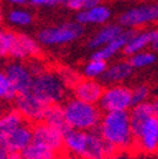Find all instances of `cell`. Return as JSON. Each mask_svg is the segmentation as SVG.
<instances>
[{"instance_id":"obj_29","label":"cell","mask_w":158,"mask_h":159,"mask_svg":"<svg viewBox=\"0 0 158 159\" xmlns=\"http://www.w3.org/2000/svg\"><path fill=\"white\" fill-rule=\"evenodd\" d=\"M14 32L0 30V57H8L12 48Z\"/></svg>"},{"instance_id":"obj_37","label":"cell","mask_w":158,"mask_h":159,"mask_svg":"<svg viewBox=\"0 0 158 159\" xmlns=\"http://www.w3.org/2000/svg\"><path fill=\"white\" fill-rule=\"evenodd\" d=\"M61 159H81V158H78V157H75V155H71V154H68V155H66V157H61Z\"/></svg>"},{"instance_id":"obj_38","label":"cell","mask_w":158,"mask_h":159,"mask_svg":"<svg viewBox=\"0 0 158 159\" xmlns=\"http://www.w3.org/2000/svg\"><path fill=\"white\" fill-rule=\"evenodd\" d=\"M2 18H3V10H2V7H0V22H2Z\"/></svg>"},{"instance_id":"obj_11","label":"cell","mask_w":158,"mask_h":159,"mask_svg":"<svg viewBox=\"0 0 158 159\" xmlns=\"http://www.w3.org/2000/svg\"><path fill=\"white\" fill-rule=\"evenodd\" d=\"M4 71L16 91V96L30 91L32 85H33V80H34V75L29 66L19 62V61H14V62H10L9 65H7Z\"/></svg>"},{"instance_id":"obj_33","label":"cell","mask_w":158,"mask_h":159,"mask_svg":"<svg viewBox=\"0 0 158 159\" xmlns=\"http://www.w3.org/2000/svg\"><path fill=\"white\" fill-rule=\"evenodd\" d=\"M80 2L84 4V10H86V9H90L95 5H97L100 0H80Z\"/></svg>"},{"instance_id":"obj_1","label":"cell","mask_w":158,"mask_h":159,"mask_svg":"<svg viewBox=\"0 0 158 159\" xmlns=\"http://www.w3.org/2000/svg\"><path fill=\"white\" fill-rule=\"evenodd\" d=\"M97 131L115 152H129L134 149V133L129 111L104 112Z\"/></svg>"},{"instance_id":"obj_39","label":"cell","mask_w":158,"mask_h":159,"mask_svg":"<svg viewBox=\"0 0 158 159\" xmlns=\"http://www.w3.org/2000/svg\"><path fill=\"white\" fill-rule=\"evenodd\" d=\"M2 115H3V112H2V110H0V117H2Z\"/></svg>"},{"instance_id":"obj_23","label":"cell","mask_w":158,"mask_h":159,"mask_svg":"<svg viewBox=\"0 0 158 159\" xmlns=\"http://www.w3.org/2000/svg\"><path fill=\"white\" fill-rule=\"evenodd\" d=\"M108 62L103 61V59H97V58H90V61L85 63L82 68V73L86 78H101L103 75L105 73L108 68Z\"/></svg>"},{"instance_id":"obj_20","label":"cell","mask_w":158,"mask_h":159,"mask_svg":"<svg viewBox=\"0 0 158 159\" xmlns=\"http://www.w3.org/2000/svg\"><path fill=\"white\" fill-rule=\"evenodd\" d=\"M43 123L63 131L65 134L70 130L66 123V117L63 112V106L61 104H56V105H49L46 109L44 116H43Z\"/></svg>"},{"instance_id":"obj_28","label":"cell","mask_w":158,"mask_h":159,"mask_svg":"<svg viewBox=\"0 0 158 159\" xmlns=\"http://www.w3.org/2000/svg\"><path fill=\"white\" fill-rule=\"evenodd\" d=\"M132 96H133V104L134 105L148 102L149 98H151V89L146 84L137 85L132 89Z\"/></svg>"},{"instance_id":"obj_31","label":"cell","mask_w":158,"mask_h":159,"mask_svg":"<svg viewBox=\"0 0 158 159\" xmlns=\"http://www.w3.org/2000/svg\"><path fill=\"white\" fill-rule=\"evenodd\" d=\"M0 159H21V157L12 153L7 147L0 144Z\"/></svg>"},{"instance_id":"obj_40","label":"cell","mask_w":158,"mask_h":159,"mask_svg":"<svg viewBox=\"0 0 158 159\" xmlns=\"http://www.w3.org/2000/svg\"><path fill=\"white\" fill-rule=\"evenodd\" d=\"M157 7H158V3H157Z\"/></svg>"},{"instance_id":"obj_4","label":"cell","mask_w":158,"mask_h":159,"mask_svg":"<svg viewBox=\"0 0 158 159\" xmlns=\"http://www.w3.org/2000/svg\"><path fill=\"white\" fill-rule=\"evenodd\" d=\"M30 92L47 106L61 104L67 93V84L58 72L43 71L34 76Z\"/></svg>"},{"instance_id":"obj_36","label":"cell","mask_w":158,"mask_h":159,"mask_svg":"<svg viewBox=\"0 0 158 159\" xmlns=\"http://www.w3.org/2000/svg\"><path fill=\"white\" fill-rule=\"evenodd\" d=\"M152 105H153V110H154V114L158 116V98L152 101Z\"/></svg>"},{"instance_id":"obj_24","label":"cell","mask_w":158,"mask_h":159,"mask_svg":"<svg viewBox=\"0 0 158 159\" xmlns=\"http://www.w3.org/2000/svg\"><path fill=\"white\" fill-rule=\"evenodd\" d=\"M157 61V56L151 51H142L129 57V63L134 70H141L152 66Z\"/></svg>"},{"instance_id":"obj_5","label":"cell","mask_w":158,"mask_h":159,"mask_svg":"<svg viewBox=\"0 0 158 159\" xmlns=\"http://www.w3.org/2000/svg\"><path fill=\"white\" fill-rule=\"evenodd\" d=\"M84 33V25L75 22H67L53 27H47L38 32L37 41L44 46H62L75 42Z\"/></svg>"},{"instance_id":"obj_26","label":"cell","mask_w":158,"mask_h":159,"mask_svg":"<svg viewBox=\"0 0 158 159\" xmlns=\"http://www.w3.org/2000/svg\"><path fill=\"white\" fill-rule=\"evenodd\" d=\"M8 20L18 27H26L29 25L33 22V16L28 10L24 9H14L9 13L8 15Z\"/></svg>"},{"instance_id":"obj_34","label":"cell","mask_w":158,"mask_h":159,"mask_svg":"<svg viewBox=\"0 0 158 159\" xmlns=\"http://www.w3.org/2000/svg\"><path fill=\"white\" fill-rule=\"evenodd\" d=\"M151 48L154 49L156 52H158V28L153 29V41H152Z\"/></svg>"},{"instance_id":"obj_30","label":"cell","mask_w":158,"mask_h":159,"mask_svg":"<svg viewBox=\"0 0 158 159\" xmlns=\"http://www.w3.org/2000/svg\"><path fill=\"white\" fill-rule=\"evenodd\" d=\"M29 4L34 7H53V5H60L66 4V0H29Z\"/></svg>"},{"instance_id":"obj_10","label":"cell","mask_w":158,"mask_h":159,"mask_svg":"<svg viewBox=\"0 0 158 159\" xmlns=\"http://www.w3.org/2000/svg\"><path fill=\"white\" fill-rule=\"evenodd\" d=\"M33 142L62 154L65 150V133L41 121L33 125Z\"/></svg>"},{"instance_id":"obj_25","label":"cell","mask_w":158,"mask_h":159,"mask_svg":"<svg viewBox=\"0 0 158 159\" xmlns=\"http://www.w3.org/2000/svg\"><path fill=\"white\" fill-rule=\"evenodd\" d=\"M16 97V91L8 78L5 71H0V101L8 102L13 101Z\"/></svg>"},{"instance_id":"obj_16","label":"cell","mask_w":158,"mask_h":159,"mask_svg":"<svg viewBox=\"0 0 158 159\" xmlns=\"http://www.w3.org/2000/svg\"><path fill=\"white\" fill-rule=\"evenodd\" d=\"M111 16V11L108 7L97 4L90 9L78 11L76 22L81 25L85 24H105Z\"/></svg>"},{"instance_id":"obj_12","label":"cell","mask_w":158,"mask_h":159,"mask_svg":"<svg viewBox=\"0 0 158 159\" xmlns=\"http://www.w3.org/2000/svg\"><path fill=\"white\" fill-rule=\"evenodd\" d=\"M104 84L94 78H80L72 85L73 97L81 101L97 105L104 93Z\"/></svg>"},{"instance_id":"obj_13","label":"cell","mask_w":158,"mask_h":159,"mask_svg":"<svg viewBox=\"0 0 158 159\" xmlns=\"http://www.w3.org/2000/svg\"><path fill=\"white\" fill-rule=\"evenodd\" d=\"M33 142V125L30 123H24L22 126L15 129L10 135L2 143L12 153L21 154L30 143Z\"/></svg>"},{"instance_id":"obj_8","label":"cell","mask_w":158,"mask_h":159,"mask_svg":"<svg viewBox=\"0 0 158 159\" xmlns=\"http://www.w3.org/2000/svg\"><path fill=\"white\" fill-rule=\"evenodd\" d=\"M158 22V7L156 4L138 5L125 10L119 16V24L123 28L133 29Z\"/></svg>"},{"instance_id":"obj_7","label":"cell","mask_w":158,"mask_h":159,"mask_svg":"<svg viewBox=\"0 0 158 159\" xmlns=\"http://www.w3.org/2000/svg\"><path fill=\"white\" fill-rule=\"evenodd\" d=\"M134 149L146 155L158 154V116L153 115L134 130Z\"/></svg>"},{"instance_id":"obj_17","label":"cell","mask_w":158,"mask_h":159,"mask_svg":"<svg viewBox=\"0 0 158 159\" xmlns=\"http://www.w3.org/2000/svg\"><path fill=\"white\" fill-rule=\"evenodd\" d=\"M124 32V28L120 24H105L101 29H99L87 42V46L91 49H99L104 47L105 44L110 43L118 38L122 33Z\"/></svg>"},{"instance_id":"obj_22","label":"cell","mask_w":158,"mask_h":159,"mask_svg":"<svg viewBox=\"0 0 158 159\" xmlns=\"http://www.w3.org/2000/svg\"><path fill=\"white\" fill-rule=\"evenodd\" d=\"M129 115H130V123H132V128H133V133H134V130L139 128L147 119H149L151 116H153L156 114H154L152 102L148 101V102H143L139 105H134L130 109Z\"/></svg>"},{"instance_id":"obj_35","label":"cell","mask_w":158,"mask_h":159,"mask_svg":"<svg viewBox=\"0 0 158 159\" xmlns=\"http://www.w3.org/2000/svg\"><path fill=\"white\" fill-rule=\"evenodd\" d=\"M8 2L14 5H26L27 3H29V0H8Z\"/></svg>"},{"instance_id":"obj_27","label":"cell","mask_w":158,"mask_h":159,"mask_svg":"<svg viewBox=\"0 0 158 159\" xmlns=\"http://www.w3.org/2000/svg\"><path fill=\"white\" fill-rule=\"evenodd\" d=\"M19 37H21V41L23 43V47H24L28 57L37 58L38 56H41L42 49H41V46H39V42L37 39H34L27 34H22V33H19Z\"/></svg>"},{"instance_id":"obj_9","label":"cell","mask_w":158,"mask_h":159,"mask_svg":"<svg viewBox=\"0 0 158 159\" xmlns=\"http://www.w3.org/2000/svg\"><path fill=\"white\" fill-rule=\"evenodd\" d=\"M15 109L22 114V116L28 123H41L43 120V116L46 109L48 107L44 102H42L37 96H34L30 91L18 95L14 100Z\"/></svg>"},{"instance_id":"obj_21","label":"cell","mask_w":158,"mask_h":159,"mask_svg":"<svg viewBox=\"0 0 158 159\" xmlns=\"http://www.w3.org/2000/svg\"><path fill=\"white\" fill-rule=\"evenodd\" d=\"M21 159H61L62 154L57 153L43 144L32 142L21 154Z\"/></svg>"},{"instance_id":"obj_19","label":"cell","mask_w":158,"mask_h":159,"mask_svg":"<svg viewBox=\"0 0 158 159\" xmlns=\"http://www.w3.org/2000/svg\"><path fill=\"white\" fill-rule=\"evenodd\" d=\"M153 41V29L151 30H134L132 37L129 38L128 43L125 44L123 52L127 56H133L135 53H139L146 51L147 47H151Z\"/></svg>"},{"instance_id":"obj_18","label":"cell","mask_w":158,"mask_h":159,"mask_svg":"<svg viewBox=\"0 0 158 159\" xmlns=\"http://www.w3.org/2000/svg\"><path fill=\"white\" fill-rule=\"evenodd\" d=\"M24 123H27V120L15 107L4 111L0 117V144L5 140L8 135H10Z\"/></svg>"},{"instance_id":"obj_2","label":"cell","mask_w":158,"mask_h":159,"mask_svg":"<svg viewBox=\"0 0 158 159\" xmlns=\"http://www.w3.org/2000/svg\"><path fill=\"white\" fill-rule=\"evenodd\" d=\"M65 150L81 159H106L116 152L104 140L97 130H68L65 134Z\"/></svg>"},{"instance_id":"obj_6","label":"cell","mask_w":158,"mask_h":159,"mask_svg":"<svg viewBox=\"0 0 158 159\" xmlns=\"http://www.w3.org/2000/svg\"><path fill=\"white\" fill-rule=\"evenodd\" d=\"M97 105L103 112L129 111L134 106L132 89L123 84L108 86Z\"/></svg>"},{"instance_id":"obj_32","label":"cell","mask_w":158,"mask_h":159,"mask_svg":"<svg viewBox=\"0 0 158 159\" xmlns=\"http://www.w3.org/2000/svg\"><path fill=\"white\" fill-rule=\"evenodd\" d=\"M106 159H130V157L127 154V152H116L115 154L108 157Z\"/></svg>"},{"instance_id":"obj_15","label":"cell","mask_w":158,"mask_h":159,"mask_svg":"<svg viewBox=\"0 0 158 159\" xmlns=\"http://www.w3.org/2000/svg\"><path fill=\"white\" fill-rule=\"evenodd\" d=\"M134 33L133 29H124V32L118 37L115 38L114 41H111L110 43L105 44L104 47L99 48L94 52V54L91 56V58H97V59H103V61H109L114 56H116L120 51L124 49L125 44L128 43L129 38L132 37V34Z\"/></svg>"},{"instance_id":"obj_14","label":"cell","mask_w":158,"mask_h":159,"mask_svg":"<svg viewBox=\"0 0 158 159\" xmlns=\"http://www.w3.org/2000/svg\"><path fill=\"white\" fill-rule=\"evenodd\" d=\"M133 72H134V68L132 67L129 61H119L108 66L105 73L100 80L103 84L108 86L122 85L123 82H125L127 80L132 77Z\"/></svg>"},{"instance_id":"obj_3","label":"cell","mask_w":158,"mask_h":159,"mask_svg":"<svg viewBox=\"0 0 158 159\" xmlns=\"http://www.w3.org/2000/svg\"><path fill=\"white\" fill-rule=\"evenodd\" d=\"M62 106L68 129L81 131L97 129L103 116L99 105L85 102L76 97H72L65 101Z\"/></svg>"}]
</instances>
